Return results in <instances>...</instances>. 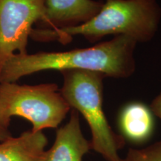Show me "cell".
Returning a JSON list of instances; mask_svg holds the SVG:
<instances>
[{"label":"cell","mask_w":161,"mask_h":161,"mask_svg":"<svg viewBox=\"0 0 161 161\" xmlns=\"http://www.w3.org/2000/svg\"><path fill=\"white\" fill-rule=\"evenodd\" d=\"M136 43L129 37L116 36L84 49L14 54L0 69V84L17 82L25 76L46 70H90L101 72L106 77L128 78L136 69Z\"/></svg>","instance_id":"obj_1"},{"label":"cell","mask_w":161,"mask_h":161,"mask_svg":"<svg viewBox=\"0 0 161 161\" xmlns=\"http://www.w3.org/2000/svg\"><path fill=\"white\" fill-rule=\"evenodd\" d=\"M160 20L161 7L157 0H105L87 23L63 29H33L30 37L66 44L78 35L92 43L108 35L127 36L136 43H146L155 36Z\"/></svg>","instance_id":"obj_2"},{"label":"cell","mask_w":161,"mask_h":161,"mask_svg":"<svg viewBox=\"0 0 161 161\" xmlns=\"http://www.w3.org/2000/svg\"><path fill=\"white\" fill-rule=\"evenodd\" d=\"M64 83L60 93L71 109L81 114L90 127L91 149L107 161H123L119 151L125 144V138L110 125L103 110L104 78L101 72L82 69L61 71Z\"/></svg>","instance_id":"obj_3"},{"label":"cell","mask_w":161,"mask_h":161,"mask_svg":"<svg viewBox=\"0 0 161 161\" xmlns=\"http://www.w3.org/2000/svg\"><path fill=\"white\" fill-rule=\"evenodd\" d=\"M70 110L55 84H0V126L5 128H8L14 116L29 120L32 131L56 128Z\"/></svg>","instance_id":"obj_4"},{"label":"cell","mask_w":161,"mask_h":161,"mask_svg":"<svg viewBox=\"0 0 161 161\" xmlns=\"http://www.w3.org/2000/svg\"><path fill=\"white\" fill-rule=\"evenodd\" d=\"M46 0H0V69L14 54H25L33 25L43 19Z\"/></svg>","instance_id":"obj_5"},{"label":"cell","mask_w":161,"mask_h":161,"mask_svg":"<svg viewBox=\"0 0 161 161\" xmlns=\"http://www.w3.org/2000/svg\"><path fill=\"white\" fill-rule=\"evenodd\" d=\"M95 0H46L45 13L38 29H63L87 23L102 8Z\"/></svg>","instance_id":"obj_6"},{"label":"cell","mask_w":161,"mask_h":161,"mask_svg":"<svg viewBox=\"0 0 161 161\" xmlns=\"http://www.w3.org/2000/svg\"><path fill=\"white\" fill-rule=\"evenodd\" d=\"M90 149V141L84 137L80 128L79 113L72 109L67 123L56 131L55 142L46 150L44 161H82Z\"/></svg>","instance_id":"obj_7"},{"label":"cell","mask_w":161,"mask_h":161,"mask_svg":"<svg viewBox=\"0 0 161 161\" xmlns=\"http://www.w3.org/2000/svg\"><path fill=\"white\" fill-rule=\"evenodd\" d=\"M48 140L43 131L27 130L0 142V161H44Z\"/></svg>","instance_id":"obj_8"},{"label":"cell","mask_w":161,"mask_h":161,"mask_svg":"<svg viewBox=\"0 0 161 161\" xmlns=\"http://www.w3.org/2000/svg\"><path fill=\"white\" fill-rule=\"evenodd\" d=\"M122 134L134 142L148 140L154 130V119L150 108L140 102H132L122 108L119 117Z\"/></svg>","instance_id":"obj_9"},{"label":"cell","mask_w":161,"mask_h":161,"mask_svg":"<svg viewBox=\"0 0 161 161\" xmlns=\"http://www.w3.org/2000/svg\"><path fill=\"white\" fill-rule=\"evenodd\" d=\"M123 161H161V140L143 148H130Z\"/></svg>","instance_id":"obj_10"},{"label":"cell","mask_w":161,"mask_h":161,"mask_svg":"<svg viewBox=\"0 0 161 161\" xmlns=\"http://www.w3.org/2000/svg\"><path fill=\"white\" fill-rule=\"evenodd\" d=\"M150 110L154 115L161 119V92L153 99L150 105Z\"/></svg>","instance_id":"obj_11"},{"label":"cell","mask_w":161,"mask_h":161,"mask_svg":"<svg viewBox=\"0 0 161 161\" xmlns=\"http://www.w3.org/2000/svg\"><path fill=\"white\" fill-rule=\"evenodd\" d=\"M11 134L9 131L8 128H5L0 126V142L6 140V139L11 137Z\"/></svg>","instance_id":"obj_12"}]
</instances>
